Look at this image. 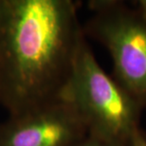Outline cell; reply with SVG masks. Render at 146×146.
<instances>
[{"instance_id":"obj_1","label":"cell","mask_w":146,"mask_h":146,"mask_svg":"<svg viewBox=\"0 0 146 146\" xmlns=\"http://www.w3.org/2000/svg\"><path fill=\"white\" fill-rule=\"evenodd\" d=\"M84 36L71 0H0V104L10 116L59 98Z\"/></svg>"},{"instance_id":"obj_2","label":"cell","mask_w":146,"mask_h":146,"mask_svg":"<svg viewBox=\"0 0 146 146\" xmlns=\"http://www.w3.org/2000/svg\"><path fill=\"white\" fill-rule=\"evenodd\" d=\"M59 97L74 107L90 136L129 144L139 128L144 107L102 68L86 36Z\"/></svg>"},{"instance_id":"obj_3","label":"cell","mask_w":146,"mask_h":146,"mask_svg":"<svg viewBox=\"0 0 146 146\" xmlns=\"http://www.w3.org/2000/svg\"><path fill=\"white\" fill-rule=\"evenodd\" d=\"M83 31L102 44L113 61L115 80L146 106V19L118 0H91Z\"/></svg>"},{"instance_id":"obj_4","label":"cell","mask_w":146,"mask_h":146,"mask_svg":"<svg viewBox=\"0 0 146 146\" xmlns=\"http://www.w3.org/2000/svg\"><path fill=\"white\" fill-rule=\"evenodd\" d=\"M87 135L77 111L59 97L10 116L0 125V146H73Z\"/></svg>"},{"instance_id":"obj_5","label":"cell","mask_w":146,"mask_h":146,"mask_svg":"<svg viewBox=\"0 0 146 146\" xmlns=\"http://www.w3.org/2000/svg\"><path fill=\"white\" fill-rule=\"evenodd\" d=\"M73 146H129V144L109 141H106V139H102L96 138V137L87 135L86 138L77 142V143L74 144Z\"/></svg>"},{"instance_id":"obj_6","label":"cell","mask_w":146,"mask_h":146,"mask_svg":"<svg viewBox=\"0 0 146 146\" xmlns=\"http://www.w3.org/2000/svg\"><path fill=\"white\" fill-rule=\"evenodd\" d=\"M129 146H146V134L141 128L134 133L129 142Z\"/></svg>"},{"instance_id":"obj_7","label":"cell","mask_w":146,"mask_h":146,"mask_svg":"<svg viewBox=\"0 0 146 146\" xmlns=\"http://www.w3.org/2000/svg\"><path fill=\"white\" fill-rule=\"evenodd\" d=\"M133 9L139 15L146 19V0H137L133 2Z\"/></svg>"}]
</instances>
